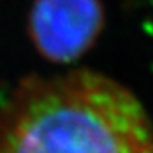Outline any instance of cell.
<instances>
[{
  "label": "cell",
  "instance_id": "6da1fadb",
  "mask_svg": "<svg viewBox=\"0 0 153 153\" xmlns=\"http://www.w3.org/2000/svg\"><path fill=\"white\" fill-rule=\"evenodd\" d=\"M0 153H153V124L109 76H31L0 106Z\"/></svg>",
  "mask_w": 153,
  "mask_h": 153
},
{
  "label": "cell",
  "instance_id": "7a4b0ae2",
  "mask_svg": "<svg viewBox=\"0 0 153 153\" xmlns=\"http://www.w3.org/2000/svg\"><path fill=\"white\" fill-rule=\"evenodd\" d=\"M103 23L100 0H34L28 30L44 59L68 64L94 44Z\"/></svg>",
  "mask_w": 153,
  "mask_h": 153
}]
</instances>
